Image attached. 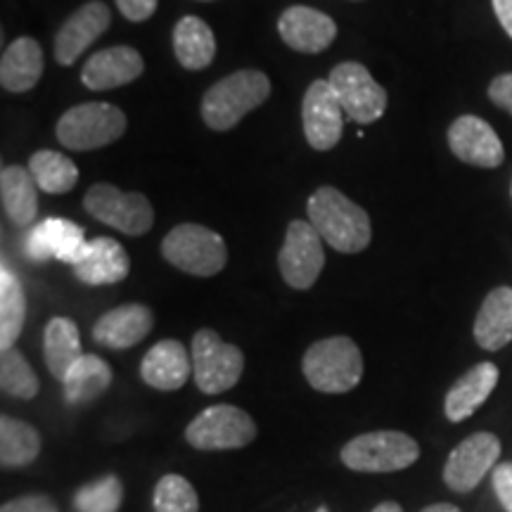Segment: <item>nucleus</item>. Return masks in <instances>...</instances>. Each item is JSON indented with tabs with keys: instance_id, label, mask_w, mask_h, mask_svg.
<instances>
[{
	"instance_id": "f257e3e1",
	"label": "nucleus",
	"mask_w": 512,
	"mask_h": 512,
	"mask_svg": "<svg viewBox=\"0 0 512 512\" xmlns=\"http://www.w3.org/2000/svg\"><path fill=\"white\" fill-rule=\"evenodd\" d=\"M306 209L316 233L337 252L358 254L373 240V223L368 211L332 185H323L313 192Z\"/></svg>"
},
{
	"instance_id": "f03ea898",
	"label": "nucleus",
	"mask_w": 512,
	"mask_h": 512,
	"mask_svg": "<svg viewBox=\"0 0 512 512\" xmlns=\"http://www.w3.org/2000/svg\"><path fill=\"white\" fill-rule=\"evenodd\" d=\"M271 95V79L259 69H240L209 88L202 98V119L211 131H230Z\"/></svg>"
},
{
	"instance_id": "7ed1b4c3",
	"label": "nucleus",
	"mask_w": 512,
	"mask_h": 512,
	"mask_svg": "<svg viewBox=\"0 0 512 512\" xmlns=\"http://www.w3.org/2000/svg\"><path fill=\"white\" fill-rule=\"evenodd\" d=\"M302 370L316 392L347 394L361 382L363 354L351 337H325L306 349Z\"/></svg>"
},
{
	"instance_id": "20e7f679",
	"label": "nucleus",
	"mask_w": 512,
	"mask_h": 512,
	"mask_svg": "<svg viewBox=\"0 0 512 512\" xmlns=\"http://www.w3.org/2000/svg\"><path fill=\"white\" fill-rule=\"evenodd\" d=\"M126 114L110 102H83L57 121L55 136L67 150L91 152L107 147L126 133Z\"/></svg>"
},
{
	"instance_id": "39448f33",
	"label": "nucleus",
	"mask_w": 512,
	"mask_h": 512,
	"mask_svg": "<svg viewBox=\"0 0 512 512\" xmlns=\"http://www.w3.org/2000/svg\"><path fill=\"white\" fill-rule=\"evenodd\" d=\"M339 458L354 472L384 475V472H399L418 463L420 444L406 432H366L344 444Z\"/></svg>"
},
{
	"instance_id": "423d86ee",
	"label": "nucleus",
	"mask_w": 512,
	"mask_h": 512,
	"mask_svg": "<svg viewBox=\"0 0 512 512\" xmlns=\"http://www.w3.org/2000/svg\"><path fill=\"white\" fill-rule=\"evenodd\" d=\"M162 256L178 271L211 278L226 268L228 249L219 233L200 223H181L162 240Z\"/></svg>"
},
{
	"instance_id": "0eeeda50",
	"label": "nucleus",
	"mask_w": 512,
	"mask_h": 512,
	"mask_svg": "<svg viewBox=\"0 0 512 512\" xmlns=\"http://www.w3.org/2000/svg\"><path fill=\"white\" fill-rule=\"evenodd\" d=\"M192 377L204 394H223L240 382L245 354L235 344L223 342L219 332L202 328L192 337Z\"/></svg>"
},
{
	"instance_id": "6e6552de",
	"label": "nucleus",
	"mask_w": 512,
	"mask_h": 512,
	"mask_svg": "<svg viewBox=\"0 0 512 512\" xmlns=\"http://www.w3.org/2000/svg\"><path fill=\"white\" fill-rule=\"evenodd\" d=\"M83 209L93 216L95 221L105 223L119 233L138 235L150 233L155 226V209L150 200L140 192H124L112 183H95L83 197Z\"/></svg>"
},
{
	"instance_id": "1a4fd4ad",
	"label": "nucleus",
	"mask_w": 512,
	"mask_h": 512,
	"mask_svg": "<svg viewBox=\"0 0 512 512\" xmlns=\"http://www.w3.org/2000/svg\"><path fill=\"white\" fill-rule=\"evenodd\" d=\"M185 439L197 451H233L256 439V422L247 411L230 403L204 408L185 427Z\"/></svg>"
},
{
	"instance_id": "9d476101",
	"label": "nucleus",
	"mask_w": 512,
	"mask_h": 512,
	"mask_svg": "<svg viewBox=\"0 0 512 512\" xmlns=\"http://www.w3.org/2000/svg\"><path fill=\"white\" fill-rule=\"evenodd\" d=\"M330 86L335 91L344 114L356 124H375L387 110V91L373 79L361 62H342L330 72Z\"/></svg>"
},
{
	"instance_id": "9b49d317",
	"label": "nucleus",
	"mask_w": 512,
	"mask_h": 512,
	"mask_svg": "<svg viewBox=\"0 0 512 512\" xmlns=\"http://www.w3.org/2000/svg\"><path fill=\"white\" fill-rule=\"evenodd\" d=\"M323 266V238L309 221L294 219L287 226L285 242L278 252V268L283 273V280L294 290H309L316 285Z\"/></svg>"
},
{
	"instance_id": "f8f14e48",
	"label": "nucleus",
	"mask_w": 512,
	"mask_h": 512,
	"mask_svg": "<svg viewBox=\"0 0 512 512\" xmlns=\"http://www.w3.org/2000/svg\"><path fill=\"white\" fill-rule=\"evenodd\" d=\"M501 458V439L491 432H475L460 441V444L448 453L444 465V482L448 489L458 494H470L475 491L486 472H491Z\"/></svg>"
},
{
	"instance_id": "ddd939ff",
	"label": "nucleus",
	"mask_w": 512,
	"mask_h": 512,
	"mask_svg": "<svg viewBox=\"0 0 512 512\" xmlns=\"http://www.w3.org/2000/svg\"><path fill=\"white\" fill-rule=\"evenodd\" d=\"M304 136L318 152H328L339 143L344 131V110L330 81L316 79L306 88L302 100Z\"/></svg>"
},
{
	"instance_id": "4468645a",
	"label": "nucleus",
	"mask_w": 512,
	"mask_h": 512,
	"mask_svg": "<svg viewBox=\"0 0 512 512\" xmlns=\"http://www.w3.org/2000/svg\"><path fill=\"white\" fill-rule=\"evenodd\" d=\"M112 12L100 0L81 5L67 22L62 24L60 31L55 34L53 53L57 64L62 67H72L79 57L93 46L98 38L110 29Z\"/></svg>"
},
{
	"instance_id": "2eb2a0df",
	"label": "nucleus",
	"mask_w": 512,
	"mask_h": 512,
	"mask_svg": "<svg viewBox=\"0 0 512 512\" xmlns=\"http://www.w3.org/2000/svg\"><path fill=\"white\" fill-rule=\"evenodd\" d=\"M448 147L460 162L482 166V169H496L503 164L505 150L498 133L475 114L458 117L448 126Z\"/></svg>"
},
{
	"instance_id": "dca6fc26",
	"label": "nucleus",
	"mask_w": 512,
	"mask_h": 512,
	"mask_svg": "<svg viewBox=\"0 0 512 512\" xmlns=\"http://www.w3.org/2000/svg\"><path fill=\"white\" fill-rule=\"evenodd\" d=\"M86 249L88 242L83 230L76 223L57 219V216H50V219L31 226L27 235V254L38 264L55 259L62 264L76 266L86 254Z\"/></svg>"
},
{
	"instance_id": "f3484780",
	"label": "nucleus",
	"mask_w": 512,
	"mask_h": 512,
	"mask_svg": "<svg viewBox=\"0 0 512 512\" xmlns=\"http://www.w3.org/2000/svg\"><path fill=\"white\" fill-rule=\"evenodd\" d=\"M278 34L297 53L318 55L337 38L335 19L309 5H292L278 19Z\"/></svg>"
},
{
	"instance_id": "a211bd4d",
	"label": "nucleus",
	"mask_w": 512,
	"mask_h": 512,
	"mask_svg": "<svg viewBox=\"0 0 512 512\" xmlns=\"http://www.w3.org/2000/svg\"><path fill=\"white\" fill-rule=\"evenodd\" d=\"M145 72L143 55L131 46H112L88 57L81 69V83L91 91H114L136 81Z\"/></svg>"
},
{
	"instance_id": "6ab92c4d",
	"label": "nucleus",
	"mask_w": 512,
	"mask_h": 512,
	"mask_svg": "<svg viewBox=\"0 0 512 512\" xmlns=\"http://www.w3.org/2000/svg\"><path fill=\"white\" fill-rule=\"evenodd\" d=\"M152 328H155V313L145 304H124L95 320L93 339L100 347L121 351L143 342Z\"/></svg>"
},
{
	"instance_id": "aec40b11",
	"label": "nucleus",
	"mask_w": 512,
	"mask_h": 512,
	"mask_svg": "<svg viewBox=\"0 0 512 512\" xmlns=\"http://www.w3.org/2000/svg\"><path fill=\"white\" fill-rule=\"evenodd\" d=\"M192 375V356L178 339H162L140 363V377L159 392H176Z\"/></svg>"
},
{
	"instance_id": "412c9836",
	"label": "nucleus",
	"mask_w": 512,
	"mask_h": 512,
	"mask_svg": "<svg viewBox=\"0 0 512 512\" xmlns=\"http://www.w3.org/2000/svg\"><path fill=\"white\" fill-rule=\"evenodd\" d=\"M498 377H501V373H498V368L489 361L477 363V366L467 370L463 377H458L444 399L446 418L451 422H463L467 418H472L477 408L484 406L486 399H489L491 392L496 389Z\"/></svg>"
},
{
	"instance_id": "4be33fe9",
	"label": "nucleus",
	"mask_w": 512,
	"mask_h": 512,
	"mask_svg": "<svg viewBox=\"0 0 512 512\" xmlns=\"http://www.w3.org/2000/svg\"><path fill=\"white\" fill-rule=\"evenodd\" d=\"M74 275L86 285H114L121 283L131 271V259L126 249L112 238L88 240V249L79 264L72 266Z\"/></svg>"
},
{
	"instance_id": "5701e85b",
	"label": "nucleus",
	"mask_w": 512,
	"mask_h": 512,
	"mask_svg": "<svg viewBox=\"0 0 512 512\" xmlns=\"http://www.w3.org/2000/svg\"><path fill=\"white\" fill-rule=\"evenodd\" d=\"M43 76V50L38 41L19 36L3 50L0 60V83L8 93H27L36 88Z\"/></svg>"
},
{
	"instance_id": "b1692460",
	"label": "nucleus",
	"mask_w": 512,
	"mask_h": 512,
	"mask_svg": "<svg viewBox=\"0 0 512 512\" xmlns=\"http://www.w3.org/2000/svg\"><path fill=\"white\" fill-rule=\"evenodd\" d=\"M475 339L486 351H501L512 342V290L496 287L486 294L475 318Z\"/></svg>"
},
{
	"instance_id": "393cba45",
	"label": "nucleus",
	"mask_w": 512,
	"mask_h": 512,
	"mask_svg": "<svg viewBox=\"0 0 512 512\" xmlns=\"http://www.w3.org/2000/svg\"><path fill=\"white\" fill-rule=\"evenodd\" d=\"M174 53L181 67L190 69V72L207 69L216 57L214 31L200 17H181L174 29Z\"/></svg>"
},
{
	"instance_id": "a878e982",
	"label": "nucleus",
	"mask_w": 512,
	"mask_h": 512,
	"mask_svg": "<svg viewBox=\"0 0 512 512\" xmlns=\"http://www.w3.org/2000/svg\"><path fill=\"white\" fill-rule=\"evenodd\" d=\"M38 185L24 166H5L0 174V197L5 216L15 226H31L38 216Z\"/></svg>"
},
{
	"instance_id": "bb28decb",
	"label": "nucleus",
	"mask_w": 512,
	"mask_h": 512,
	"mask_svg": "<svg viewBox=\"0 0 512 512\" xmlns=\"http://www.w3.org/2000/svg\"><path fill=\"white\" fill-rule=\"evenodd\" d=\"M81 356V335L74 320L64 316L50 320L46 335H43V358H46V366L53 377L62 382Z\"/></svg>"
},
{
	"instance_id": "cd10ccee",
	"label": "nucleus",
	"mask_w": 512,
	"mask_h": 512,
	"mask_svg": "<svg viewBox=\"0 0 512 512\" xmlns=\"http://www.w3.org/2000/svg\"><path fill=\"white\" fill-rule=\"evenodd\" d=\"M110 384L112 368L100 356L83 354L62 380L64 401L72 403V406H83V403H91L105 394Z\"/></svg>"
},
{
	"instance_id": "c85d7f7f",
	"label": "nucleus",
	"mask_w": 512,
	"mask_h": 512,
	"mask_svg": "<svg viewBox=\"0 0 512 512\" xmlns=\"http://www.w3.org/2000/svg\"><path fill=\"white\" fill-rule=\"evenodd\" d=\"M41 453V434L29 422L3 415L0 418V465L17 470L34 463Z\"/></svg>"
},
{
	"instance_id": "c756f323",
	"label": "nucleus",
	"mask_w": 512,
	"mask_h": 512,
	"mask_svg": "<svg viewBox=\"0 0 512 512\" xmlns=\"http://www.w3.org/2000/svg\"><path fill=\"white\" fill-rule=\"evenodd\" d=\"M24 320H27V294L17 275L3 266L0 271V349H15Z\"/></svg>"
},
{
	"instance_id": "7c9ffc66",
	"label": "nucleus",
	"mask_w": 512,
	"mask_h": 512,
	"mask_svg": "<svg viewBox=\"0 0 512 512\" xmlns=\"http://www.w3.org/2000/svg\"><path fill=\"white\" fill-rule=\"evenodd\" d=\"M29 174L34 176L38 190L48 195H64L79 183V169L69 157L55 150H38L29 159Z\"/></svg>"
},
{
	"instance_id": "2f4dec72",
	"label": "nucleus",
	"mask_w": 512,
	"mask_h": 512,
	"mask_svg": "<svg viewBox=\"0 0 512 512\" xmlns=\"http://www.w3.org/2000/svg\"><path fill=\"white\" fill-rule=\"evenodd\" d=\"M0 389L12 399L22 401H31L38 396L41 382H38V375L27 363V358L22 356V351L10 349L0 356Z\"/></svg>"
},
{
	"instance_id": "473e14b6",
	"label": "nucleus",
	"mask_w": 512,
	"mask_h": 512,
	"mask_svg": "<svg viewBox=\"0 0 512 512\" xmlns=\"http://www.w3.org/2000/svg\"><path fill=\"white\" fill-rule=\"evenodd\" d=\"M124 501V484L117 475H107L81 486L74 496L76 512H117Z\"/></svg>"
},
{
	"instance_id": "72a5a7b5",
	"label": "nucleus",
	"mask_w": 512,
	"mask_h": 512,
	"mask_svg": "<svg viewBox=\"0 0 512 512\" xmlns=\"http://www.w3.org/2000/svg\"><path fill=\"white\" fill-rule=\"evenodd\" d=\"M155 512H200V496L185 477L164 475L155 486Z\"/></svg>"
},
{
	"instance_id": "f704fd0d",
	"label": "nucleus",
	"mask_w": 512,
	"mask_h": 512,
	"mask_svg": "<svg viewBox=\"0 0 512 512\" xmlns=\"http://www.w3.org/2000/svg\"><path fill=\"white\" fill-rule=\"evenodd\" d=\"M0 512H60L53 498L34 494V496H19L12 501L3 503Z\"/></svg>"
},
{
	"instance_id": "c9c22d12",
	"label": "nucleus",
	"mask_w": 512,
	"mask_h": 512,
	"mask_svg": "<svg viewBox=\"0 0 512 512\" xmlns=\"http://www.w3.org/2000/svg\"><path fill=\"white\" fill-rule=\"evenodd\" d=\"M494 491L505 512H512V463L494 467Z\"/></svg>"
},
{
	"instance_id": "e433bc0d",
	"label": "nucleus",
	"mask_w": 512,
	"mask_h": 512,
	"mask_svg": "<svg viewBox=\"0 0 512 512\" xmlns=\"http://www.w3.org/2000/svg\"><path fill=\"white\" fill-rule=\"evenodd\" d=\"M159 0H117V8L128 22H147L157 12Z\"/></svg>"
},
{
	"instance_id": "4c0bfd02",
	"label": "nucleus",
	"mask_w": 512,
	"mask_h": 512,
	"mask_svg": "<svg viewBox=\"0 0 512 512\" xmlns=\"http://www.w3.org/2000/svg\"><path fill=\"white\" fill-rule=\"evenodd\" d=\"M489 100L494 102L496 107L512 114V72L496 76L494 81L489 83Z\"/></svg>"
},
{
	"instance_id": "58836bf2",
	"label": "nucleus",
	"mask_w": 512,
	"mask_h": 512,
	"mask_svg": "<svg viewBox=\"0 0 512 512\" xmlns=\"http://www.w3.org/2000/svg\"><path fill=\"white\" fill-rule=\"evenodd\" d=\"M491 5H494V12L505 34L512 38V0H491Z\"/></svg>"
},
{
	"instance_id": "ea45409f",
	"label": "nucleus",
	"mask_w": 512,
	"mask_h": 512,
	"mask_svg": "<svg viewBox=\"0 0 512 512\" xmlns=\"http://www.w3.org/2000/svg\"><path fill=\"white\" fill-rule=\"evenodd\" d=\"M420 512H460V508L453 503H434V505H427V508H422Z\"/></svg>"
},
{
	"instance_id": "a19ab883",
	"label": "nucleus",
	"mask_w": 512,
	"mask_h": 512,
	"mask_svg": "<svg viewBox=\"0 0 512 512\" xmlns=\"http://www.w3.org/2000/svg\"><path fill=\"white\" fill-rule=\"evenodd\" d=\"M370 512H403V508L396 501H384L380 505H375V508Z\"/></svg>"
},
{
	"instance_id": "79ce46f5",
	"label": "nucleus",
	"mask_w": 512,
	"mask_h": 512,
	"mask_svg": "<svg viewBox=\"0 0 512 512\" xmlns=\"http://www.w3.org/2000/svg\"><path fill=\"white\" fill-rule=\"evenodd\" d=\"M318 512H328V510H325V508H320V510H318Z\"/></svg>"
},
{
	"instance_id": "37998d69",
	"label": "nucleus",
	"mask_w": 512,
	"mask_h": 512,
	"mask_svg": "<svg viewBox=\"0 0 512 512\" xmlns=\"http://www.w3.org/2000/svg\"><path fill=\"white\" fill-rule=\"evenodd\" d=\"M202 3H211V0H202Z\"/></svg>"
},
{
	"instance_id": "c03bdc74",
	"label": "nucleus",
	"mask_w": 512,
	"mask_h": 512,
	"mask_svg": "<svg viewBox=\"0 0 512 512\" xmlns=\"http://www.w3.org/2000/svg\"><path fill=\"white\" fill-rule=\"evenodd\" d=\"M510 192H512V185H510Z\"/></svg>"
}]
</instances>
